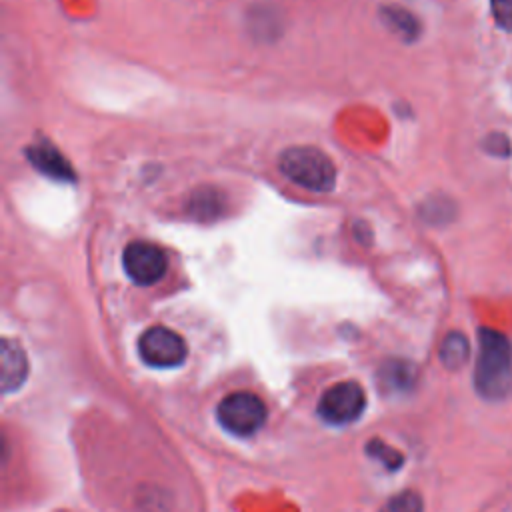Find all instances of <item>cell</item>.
Wrapping results in <instances>:
<instances>
[{
	"label": "cell",
	"mask_w": 512,
	"mask_h": 512,
	"mask_svg": "<svg viewBox=\"0 0 512 512\" xmlns=\"http://www.w3.org/2000/svg\"><path fill=\"white\" fill-rule=\"evenodd\" d=\"M382 376H384L388 386H392L396 390H406V388H410L414 384L416 372H414L412 364L396 360V362H390V364H386L382 368Z\"/></svg>",
	"instance_id": "30bf717a"
},
{
	"label": "cell",
	"mask_w": 512,
	"mask_h": 512,
	"mask_svg": "<svg viewBox=\"0 0 512 512\" xmlns=\"http://www.w3.org/2000/svg\"><path fill=\"white\" fill-rule=\"evenodd\" d=\"M192 206H194V214H200V216H212V214H216V212H218L220 200L212 194V190H204V194H202V196H194Z\"/></svg>",
	"instance_id": "5bb4252c"
},
{
	"label": "cell",
	"mask_w": 512,
	"mask_h": 512,
	"mask_svg": "<svg viewBox=\"0 0 512 512\" xmlns=\"http://www.w3.org/2000/svg\"><path fill=\"white\" fill-rule=\"evenodd\" d=\"M474 386L482 398L492 402L512 394V344L492 328H482L478 336Z\"/></svg>",
	"instance_id": "6da1fadb"
},
{
	"label": "cell",
	"mask_w": 512,
	"mask_h": 512,
	"mask_svg": "<svg viewBox=\"0 0 512 512\" xmlns=\"http://www.w3.org/2000/svg\"><path fill=\"white\" fill-rule=\"evenodd\" d=\"M220 424L234 436H252L266 422V404L252 392H232L218 404Z\"/></svg>",
	"instance_id": "3957f363"
},
{
	"label": "cell",
	"mask_w": 512,
	"mask_h": 512,
	"mask_svg": "<svg viewBox=\"0 0 512 512\" xmlns=\"http://www.w3.org/2000/svg\"><path fill=\"white\" fill-rule=\"evenodd\" d=\"M366 406L364 390L358 382H338L324 390L318 402V414L324 422L342 426L354 422Z\"/></svg>",
	"instance_id": "277c9868"
},
{
	"label": "cell",
	"mask_w": 512,
	"mask_h": 512,
	"mask_svg": "<svg viewBox=\"0 0 512 512\" xmlns=\"http://www.w3.org/2000/svg\"><path fill=\"white\" fill-rule=\"evenodd\" d=\"M28 158H30V162H34V166L38 170H42L44 174H48L52 178H58V180H70L72 178L68 162L50 144L30 148Z\"/></svg>",
	"instance_id": "ba28073f"
},
{
	"label": "cell",
	"mask_w": 512,
	"mask_h": 512,
	"mask_svg": "<svg viewBox=\"0 0 512 512\" xmlns=\"http://www.w3.org/2000/svg\"><path fill=\"white\" fill-rule=\"evenodd\" d=\"M380 512H422V498L418 492L404 490L392 496Z\"/></svg>",
	"instance_id": "8fae6325"
},
{
	"label": "cell",
	"mask_w": 512,
	"mask_h": 512,
	"mask_svg": "<svg viewBox=\"0 0 512 512\" xmlns=\"http://www.w3.org/2000/svg\"><path fill=\"white\" fill-rule=\"evenodd\" d=\"M138 352L152 368H174L186 360L188 346L178 332L166 326H152L140 336Z\"/></svg>",
	"instance_id": "5b68a950"
},
{
	"label": "cell",
	"mask_w": 512,
	"mask_h": 512,
	"mask_svg": "<svg viewBox=\"0 0 512 512\" xmlns=\"http://www.w3.org/2000/svg\"><path fill=\"white\" fill-rule=\"evenodd\" d=\"M124 270L132 282L140 286L156 284L168 268V258L164 250L146 240H134L124 248Z\"/></svg>",
	"instance_id": "8992f818"
},
{
	"label": "cell",
	"mask_w": 512,
	"mask_h": 512,
	"mask_svg": "<svg viewBox=\"0 0 512 512\" xmlns=\"http://www.w3.org/2000/svg\"><path fill=\"white\" fill-rule=\"evenodd\" d=\"M366 452H370L374 458H378L384 466L388 468H398L402 466V454H398L392 446H386L382 444L380 440H372L368 446H366Z\"/></svg>",
	"instance_id": "7c38bea8"
},
{
	"label": "cell",
	"mask_w": 512,
	"mask_h": 512,
	"mask_svg": "<svg viewBox=\"0 0 512 512\" xmlns=\"http://www.w3.org/2000/svg\"><path fill=\"white\" fill-rule=\"evenodd\" d=\"M278 166L288 180L312 192H328L336 182V166L314 146H292L284 150Z\"/></svg>",
	"instance_id": "7a4b0ae2"
},
{
	"label": "cell",
	"mask_w": 512,
	"mask_h": 512,
	"mask_svg": "<svg viewBox=\"0 0 512 512\" xmlns=\"http://www.w3.org/2000/svg\"><path fill=\"white\" fill-rule=\"evenodd\" d=\"M470 358V344L464 334L450 332L440 344V360L448 370L462 368Z\"/></svg>",
	"instance_id": "9c48e42d"
},
{
	"label": "cell",
	"mask_w": 512,
	"mask_h": 512,
	"mask_svg": "<svg viewBox=\"0 0 512 512\" xmlns=\"http://www.w3.org/2000/svg\"><path fill=\"white\" fill-rule=\"evenodd\" d=\"M490 8L496 24L512 32V0H490Z\"/></svg>",
	"instance_id": "4fadbf2b"
},
{
	"label": "cell",
	"mask_w": 512,
	"mask_h": 512,
	"mask_svg": "<svg viewBox=\"0 0 512 512\" xmlns=\"http://www.w3.org/2000/svg\"><path fill=\"white\" fill-rule=\"evenodd\" d=\"M0 364H2V390L14 392L20 388L28 376V360L22 350V346L10 338L2 340V352H0Z\"/></svg>",
	"instance_id": "52a82bcc"
}]
</instances>
